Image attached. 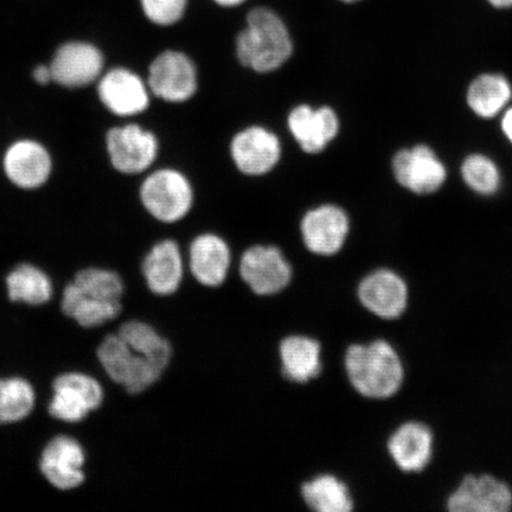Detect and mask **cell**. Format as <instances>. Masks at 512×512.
Returning <instances> with one entry per match:
<instances>
[{
  "instance_id": "obj_27",
  "label": "cell",
  "mask_w": 512,
  "mask_h": 512,
  "mask_svg": "<svg viewBox=\"0 0 512 512\" xmlns=\"http://www.w3.org/2000/svg\"><path fill=\"white\" fill-rule=\"evenodd\" d=\"M12 302L42 305L53 296V285L46 273L32 265H19L6 278Z\"/></svg>"
},
{
  "instance_id": "obj_4",
  "label": "cell",
  "mask_w": 512,
  "mask_h": 512,
  "mask_svg": "<svg viewBox=\"0 0 512 512\" xmlns=\"http://www.w3.org/2000/svg\"><path fill=\"white\" fill-rule=\"evenodd\" d=\"M438 437L433 426L418 418H408L390 430L384 440L389 462L403 476H420L434 463Z\"/></svg>"
},
{
  "instance_id": "obj_3",
  "label": "cell",
  "mask_w": 512,
  "mask_h": 512,
  "mask_svg": "<svg viewBox=\"0 0 512 512\" xmlns=\"http://www.w3.org/2000/svg\"><path fill=\"white\" fill-rule=\"evenodd\" d=\"M358 305L383 323H399L412 303V288L402 274L392 268H376L358 281L355 288Z\"/></svg>"
},
{
  "instance_id": "obj_14",
  "label": "cell",
  "mask_w": 512,
  "mask_h": 512,
  "mask_svg": "<svg viewBox=\"0 0 512 512\" xmlns=\"http://www.w3.org/2000/svg\"><path fill=\"white\" fill-rule=\"evenodd\" d=\"M53 390L49 413L69 424L82 421L104 401L100 383L85 374H63L54 381Z\"/></svg>"
},
{
  "instance_id": "obj_7",
  "label": "cell",
  "mask_w": 512,
  "mask_h": 512,
  "mask_svg": "<svg viewBox=\"0 0 512 512\" xmlns=\"http://www.w3.org/2000/svg\"><path fill=\"white\" fill-rule=\"evenodd\" d=\"M239 275L254 296L272 298L291 286L294 270L278 246L253 245L241 254Z\"/></svg>"
},
{
  "instance_id": "obj_11",
  "label": "cell",
  "mask_w": 512,
  "mask_h": 512,
  "mask_svg": "<svg viewBox=\"0 0 512 512\" xmlns=\"http://www.w3.org/2000/svg\"><path fill=\"white\" fill-rule=\"evenodd\" d=\"M300 234L307 251L331 258L341 253L348 241L350 219L345 210L336 204H322L303 216Z\"/></svg>"
},
{
  "instance_id": "obj_29",
  "label": "cell",
  "mask_w": 512,
  "mask_h": 512,
  "mask_svg": "<svg viewBox=\"0 0 512 512\" xmlns=\"http://www.w3.org/2000/svg\"><path fill=\"white\" fill-rule=\"evenodd\" d=\"M74 283L88 296L102 302L121 303L124 296V281L113 271L86 268L76 274Z\"/></svg>"
},
{
  "instance_id": "obj_35",
  "label": "cell",
  "mask_w": 512,
  "mask_h": 512,
  "mask_svg": "<svg viewBox=\"0 0 512 512\" xmlns=\"http://www.w3.org/2000/svg\"><path fill=\"white\" fill-rule=\"evenodd\" d=\"M488 2L496 9L512 8V0H488Z\"/></svg>"
},
{
  "instance_id": "obj_32",
  "label": "cell",
  "mask_w": 512,
  "mask_h": 512,
  "mask_svg": "<svg viewBox=\"0 0 512 512\" xmlns=\"http://www.w3.org/2000/svg\"><path fill=\"white\" fill-rule=\"evenodd\" d=\"M34 79L40 85H47V83L53 81V76H51V70L49 66H38L35 68L34 73H32Z\"/></svg>"
},
{
  "instance_id": "obj_24",
  "label": "cell",
  "mask_w": 512,
  "mask_h": 512,
  "mask_svg": "<svg viewBox=\"0 0 512 512\" xmlns=\"http://www.w3.org/2000/svg\"><path fill=\"white\" fill-rule=\"evenodd\" d=\"M118 335L128 347L143 355L151 363L166 373L174 360V347L170 339L158 332L143 320H130L121 325Z\"/></svg>"
},
{
  "instance_id": "obj_8",
  "label": "cell",
  "mask_w": 512,
  "mask_h": 512,
  "mask_svg": "<svg viewBox=\"0 0 512 512\" xmlns=\"http://www.w3.org/2000/svg\"><path fill=\"white\" fill-rule=\"evenodd\" d=\"M98 358L110 379L131 395L146 392L165 374L143 355L128 347L118 334L107 336L102 341Z\"/></svg>"
},
{
  "instance_id": "obj_10",
  "label": "cell",
  "mask_w": 512,
  "mask_h": 512,
  "mask_svg": "<svg viewBox=\"0 0 512 512\" xmlns=\"http://www.w3.org/2000/svg\"><path fill=\"white\" fill-rule=\"evenodd\" d=\"M106 147L113 168L125 175L149 170L159 152L155 133L137 124L112 128L107 133Z\"/></svg>"
},
{
  "instance_id": "obj_25",
  "label": "cell",
  "mask_w": 512,
  "mask_h": 512,
  "mask_svg": "<svg viewBox=\"0 0 512 512\" xmlns=\"http://www.w3.org/2000/svg\"><path fill=\"white\" fill-rule=\"evenodd\" d=\"M123 310L121 303L102 302L88 296L75 283L64 288L62 311L73 318L82 328H96L117 318Z\"/></svg>"
},
{
  "instance_id": "obj_36",
  "label": "cell",
  "mask_w": 512,
  "mask_h": 512,
  "mask_svg": "<svg viewBox=\"0 0 512 512\" xmlns=\"http://www.w3.org/2000/svg\"><path fill=\"white\" fill-rule=\"evenodd\" d=\"M338 2L344 3V4H355L360 3L362 0H338Z\"/></svg>"
},
{
  "instance_id": "obj_28",
  "label": "cell",
  "mask_w": 512,
  "mask_h": 512,
  "mask_svg": "<svg viewBox=\"0 0 512 512\" xmlns=\"http://www.w3.org/2000/svg\"><path fill=\"white\" fill-rule=\"evenodd\" d=\"M35 406L34 388L23 379L0 380V424H14L32 412Z\"/></svg>"
},
{
  "instance_id": "obj_6",
  "label": "cell",
  "mask_w": 512,
  "mask_h": 512,
  "mask_svg": "<svg viewBox=\"0 0 512 512\" xmlns=\"http://www.w3.org/2000/svg\"><path fill=\"white\" fill-rule=\"evenodd\" d=\"M444 508L450 512H511L512 484L494 472H467L448 491Z\"/></svg>"
},
{
  "instance_id": "obj_34",
  "label": "cell",
  "mask_w": 512,
  "mask_h": 512,
  "mask_svg": "<svg viewBox=\"0 0 512 512\" xmlns=\"http://www.w3.org/2000/svg\"><path fill=\"white\" fill-rule=\"evenodd\" d=\"M217 6L224 9H234L238 8L242 4H245L247 0H211Z\"/></svg>"
},
{
  "instance_id": "obj_17",
  "label": "cell",
  "mask_w": 512,
  "mask_h": 512,
  "mask_svg": "<svg viewBox=\"0 0 512 512\" xmlns=\"http://www.w3.org/2000/svg\"><path fill=\"white\" fill-rule=\"evenodd\" d=\"M287 127L300 149L318 155L337 138L341 124L334 108L302 104L288 114Z\"/></svg>"
},
{
  "instance_id": "obj_18",
  "label": "cell",
  "mask_w": 512,
  "mask_h": 512,
  "mask_svg": "<svg viewBox=\"0 0 512 512\" xmlns=\"http://www.w3.org/2000/svg\"><path fill=\"white\" fill-rule=\"evenodd\" d=\"M323 344L305 334H291L280 339L278 360L280 374L287 382L306 386L323 374Z\"/></svg>"
},
{
  "instance_id": "obj_13",
  "label": "cell",
  "mask_w": 512,
  "mask_h": 512,
  "mask_svg": "<svg viewBox=\"0 0 512 512\" xmlns=\"http://www.w3.org/2000/svg\"><path fill=\"white\" fill-rule=\"evenodd\" d=\"M105 59L95 44L68 41L57 48L49 64L53 82L66 88H81L101 78Z\"/></svg>"
},
{
  "instance_id": "obj_15",
  "label": "cell",
  "mask_w": 512,
  "mask_h": 512,
  "mask_svg": "<svg viewBox=\"0 0 512 512\" xmlns=\"http://www.w3.org/2000/svg\"><path fill=\"white\" fill-rule=\"evenodd\" d=\"M98 93L102 105L118 117H134L150 106L147 82L130 69L115 68L101 75Z\"/></svg>"
},
{
  "instance_id": "obj_21",
  "label": "cell",
  "mask_w": 512,
  "mask_h": 512,
  "mask_svg": "<svg viewBox=\"0 0 512 512\" xmlns=\"http://www.w3.org/2000/svg\"><path fill=\"white\" fill-rule=\"evenodd\" d=\"M142 271L147 288L158 297L174 296L183 285L184 258L178 243L159 241L146 254Z\"/></svg>"
},
{
  "instance_id": "obj_16",
  "label": "cell",
  "mask_w": 512,
  "mask_h": 512,
  "mask_svg": "<svg viewBox=\"0 0 512 512\" xmlns=\"http://www.w3.org/2000/svg\"><path fill=\"white\" fill-rule=\"evenodd\" d=\"M396 181L419 195L438 191L446 181L445 165L430 147L419 145L401 150L393 159Z\"/></svg>"
},
{
  "instance_id": "obj_12",
  "label": "cell",
  "mask_w": 512,
  "mask_h": 512,
  "mask_svg": "<svg viewBox=\"0 0 512 512\" xmlns=\"http://www.w3.org/2000/svg\"><path fill=\"white\" fill-rule=\"evenodd\" d=\"M229 150L236 169L251 177L270 174L279 164L283 153L277 134L258 125L236 133Z\"/></svg>"
},
{
  "instance_id": "obj_33",
  "label": "cell",
  "mask_w": 512,
  "mask_h": 512,
  "mask_svg": "<svg viewBox=\"0 0 512 512\" xmlns=\"http://www.w3.org/2000/svg\"><path fill=\"white\" fill-rule=\"evenodd\" d=\"M502 128L505 136H507L512 143V108L505 113L502 121Z\"/></svg>"
},
{
  "instance_id": "obj_9",
  "label": "cell",
  "mask_w": 512,
  "mask_h": 512,
  "mask_svg": "<svg viewBox=\"0 0 512 512\" xmlns=\"http://www.w3.org/2000/svg\"><path fill=\"white\" fill-rule=\"evenodd\" d=\"M146 82L158 99L183 104L197 93L196 64L183 51L165 50L150 64Z\"/></svg>"
},
{
  "instance_id": "obj_23",
  "label": "cell",
  "mask_w": 512,
  "mask_h": 512,
  "mask_svg": "<svg viewBox=\"0 0 512 512\" xmlns=\"http://www.w3.org/2000/svg\"><path fill=\"white\" fill-rule=\"evenodd\" d=\"M299 495L315 512H351L357 503L350 484L334 473H319L304 480Z\"/></svg>"
},
{
  "instance_id": "obj_5",
  "label": "cell",
  "mask_w": 512,
  "mask_h": 512,
  "mask_svg": "<svg viewBox=\"0 0 512 512\" xmlns=\"http://www.w3.org/2000/svg\"><path fill=\"white\" fill-rule=\"evenodd\" d=\"M140 201L153 219L177 223L187 217L194 206V189L189 178L175 169L151 172L140 187Z\"/></svg>"
},
{
  "instance_id": "obj_31",
  "label": "cell",
  "mask_w": 512,
  "mask_h": 512,
  "mask_svg": "<svg viewBox=\"0 0 512 512\" xmlns=\"http://www.w3.org/2000/svg\"><path fill=\"white\" fill-rule=\"evenodd\" d=\"M143 15L153 25L168 28L187 14L189 0H139Z\"/></svg>"
},
{
  "instance_id": "obj_19",
  "label": "cell",
  "mask_w": 512,
  "mask_h": 512,
  "mask_svg": "<svg viewBox=\"0 0 512 512\" xmlns=\"http://www.w3.org/2000/svg\"><path fill=\"white\" fill-rule=\"evenodd\" d=\"M189 270L198 285L216 290L226 284L233 254L228 242L214 233L197 235L189 246Z\"/></svg>"
},
{
  "instance_id": "obj_1",
  "label": "cell",
  "mask_w": 512,
  "mask_h": 512,
  "mask_svg": "<svg viewBox=\"0 0 512 512\" xmlns=\"http://www.w3.org/2000/svg\"><path fill=\"white\" fill-rule=\"evenodd\" d=\"M343 369L354 393L374 402L398 398L408 376L405 357L386 337L350 343L343 352Z\"/></svg>"
},
{
  "instance_id": "obj_26",
  "label": "cell",
  "mask_w": 512,
  "mask_h": 512,
  "mask_svg": "<svg viewBox=\"0 0 512 512\" xmlns=\"http://www.w3.org/2000/svg\"><path fill=\"white\" fill-rule=\"evenodd\" d=\"M511 96V85L504 76L484 74L471 83L467 92V102L479 117L492 118L503 111Z\"/></svg>"
},
{
  "instance_id": "obj_20",
  "label": "cell",
  "mask_w": 512,
  "mask_h": 512,
  "mask_svg": "<svg viewBox=\"0 0 512 512\" xmlns=\"http://www.w3.org/2000/svg\"><path fill=\"white\" fill-rule=\"evenodd\" d=\"M6 177L16 187L32 190L48 182L53 171L49 151L35 140L23 139L9 146L3 159Z\"/></svg>"
},
{
  "instance_id": "obj_30",
  "label": "cell",
  "mask_w": 512,
  "mask_h": 512,
  "mask_svg": "<svg viewBox=\"0 0 512 512\" xmlns=\"http://www.w3.org/2000/svg\"><path fill=\"white\" fill-rule=\"evenodd\" d=\"M462 175L465 183L480 195L495 194L501 183L496 164L483 155L467 157L462 166Z\"/></svg>"
},
{
  "instance_id": "obj_22",
  "label": "cell",
  "mask_w": 512,
  "mask_h": 512,
  "mask_svg": "<svg viewBox=\"0 0 512 512\" xmlns=\"http://www.w3.org/2000/svg\"><path fill=\"white\" fill-rule=\"evenodd\" d=\"M85 452L73 438L60 435L42 453L41 471L48 482L63 491L78 488L85 480Z\"/></svg>"
},
{
  "instance_id": "obj_2",
  "label": "cell",
  "mask_w": 512,
  "mask_h": 512,
  "mask_svg": "<svg viewBox=\"0 0 512 512\" xmlns=\"http://www.w3.org/2000/svg\"><path fill=\"white\" fill-rule=\"evenodd\" d=\"M290 30L277 12L258 6L248 12L246 25L236 37L235 50L243 67L268 74L284 67L293 55Z\"/></svg>"
}]
</instances>
